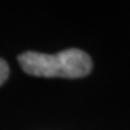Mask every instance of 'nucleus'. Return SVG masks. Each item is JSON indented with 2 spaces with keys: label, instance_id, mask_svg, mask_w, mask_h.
Returning a JSON list of instances; mask_svg holds the SVG:
<instances>
[{
  "label": "nucleus",
  "instance_id": "1",
  "mask_svg": "<svg viewBox=\"0 0 130 130\" xmlns=\"http://www.w3.org/2000/svg\"><path fill=\"white\" fill-rule=\"evenodd\" d=\"M22 70L43 78H81L90 74L93 62L81 49H65L56 54L28 51L18 56Z\"/></svg>",
  "mask_w": 130,
  "mask_h": 130
},
{
  "label": "nucleus",
  "instance_id": "2",
  "mask_svg": "<svg viewBox=\"0 0 130 130\" xmlns=\"http://www.w3.org/2000/svg\"><path fill=\"white\" fill-rule=\"evenodd\" d=\"M7 77H9V67L6 64V61L0 58V85L7 79Z\"/></svg>",
  "mask_w": 130,
  "mask_h": 130
}]
</instances>
